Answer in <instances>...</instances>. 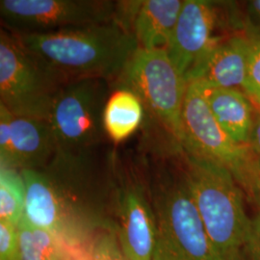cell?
<instances>
[{
    "label": "cell",
    "mask_w": 260,
    "mask_h": 260,
    "mask_svg": "<svg viewBox=\"0 0 260 260\" xmlns=\"http://www.w3.org/2000/svg\"><path fill=\"white\" fill-rule=\"evenodd\" d=\"M142 152L147 192L156 221L152 260H223L206 233L186 184L168 177L155 137L146 133Z\"/></svg>",
    "instance_id": "6da1fadb"
},
{
    "label": "cell",
    "mask_w": 260,
    "mask_h": 260,
    "mask_svg": "<svg viewBox=\"0 0 260 260\" xmlns=\"http://www.w3.org/2000/svg\"><path fill=\"white\" fill-rule=\"evenodd\" d=\"M17 36L30 51L45 59L70 81L102 78L114 85L139 49L133 32L118 20Z\"/></svg>",
    "instance_id": "7a4b0ae2"
},
{
    "label": "cell",
    "mask_w": 260,
    "mask_h": 260,
    "mask_svg": "<svg viewBox=\"0 0 260 260\" xmlns=\"http://www.w3.org/2000/svg\"><path fill=\"white\" fill-rule=\"evenodd\" d=\"M181 152L186 184L206 233L223 260L236 259L251 222L236 179L216 162Z\"/></svg>",
    "instance_id": "3957f363"
},
{
    "label": "cell",
    "mask_w": 260,
    "mask_h": 260,
    "mask_svg": "<svg viewBox=\"0 0 260 260\" xmlns=\"http://www.w3.org/2000/svg\"><path fill=\"white\" fill-rule=\"evenodd\" d=\"M69 78L0 29V105L16 117L48 121Z\"/></svg>",
    "instance_id": "277c9868"
},
{
    "label": "cell",
    "mask_w": 260,
    "mask_h": 260,
    "mask_svg": "<svg viewBox=\"0 0 260 260\" xmlns=\"http://www.w3.org/2000/svg\"><path fill=\"white\" fill-rule=\"evenodd\" d=\"M181 149L229 169L237 183L259 201L257 157L250 145L235 142L220 126L205 100L202 87L188 83L182 109Z\"/></svg>",
    "instance_id": "5b68a950"
},
{
    "label": "cell",
    "mask_w": 260,
    "mask_h": 260,
    "mask_svg": "<svg viewBox=\"0 0 260 260\" xmlns=\"http://www.w3.org/2000/svg\"><path fill=\"white\" fill-rule=\"evenodd\" d=\"M127 88L140 98L146 114L181 148L182 109L188 83L166 49L139 48L113 88Z\"/></svg>",
    "instance_id": "8992f818"
},
{
    "label": "cell",
    "mask_w": 260,
    "mask_h": 260,
    "mask_svg": "<svg viewBox=\"0 0 260 260\" xmlns=\"http://www.w3.org/2000/svg\"><path fill=\"white\" fill-rule=\"evenodd\" d=\"M113 84L102 78L75 79L58 95L48 121L58 150L79 152L99 149L107 138L103 113Z\"/></svg>",
    "instance_id": "52a82bcc"
},
{
    "label": "cell",
    "mask_w": 260,
    "mask_h": 260,
    "mask_svg": "<svg viewBox=\"0 0 260 260\" xmlns=\"http://www.w3.org/2000/svg\"><path fill=\"white\" fill-rule=\"evenodd\" d=\"M121 1L1 0L2 28L16 35L54 32L110 23L119 19Z\"/></svg>",
    "instance_id": "ba28073f"
},
{
    "label": "cell",
    "mask_w": 260,
    "mask_h": 260,
    "mask_svg": "<svg viewBox=\"0 0 260 260\" xmlns=\"http://www.w3.org/2000/svg\"><path fill=\"white\" fill-rule=\"evenodd\" d=\"M26 198L24 218L53 234L68 247L91 245V228L81 223L66 205L44 170H22Z\"/></svg>",
    "instance_id": "9c48e42d"
},
{
    "label": "cell",
    "mask_w": 260,
    "mask_h": 260,
    "mask_svg": "<svg viewBox=\"0 0 260 260\" xmlns=\"http://www.w3.org/2000/svg\"><path fill=\"white\" fill-rule=\"evenodd\" d=\"M119 217L118 238L129 260H152L156 241V221L146 186L130 181L116 194Z\"/></svg>",
    "instance_id": "30bf717a"
},
{
    "label": "cell",
    "mask_w": 260,
    "mask_h": 260,
    "mask_svg": "<svg viewBox=\"0 0 260 260\" xmlns=\"http://www.w3.org/2000/svg\"><path fill=\"white\" fill-rule=\"evenodd\" d=\"M215 3L184 0L166 51L185 77L219 42L213 36L217 20Z\"/></svg>",
    "instance_id": "8fae6325"
},
{
    "label": "cell",
    "mask_w": 260,
    "mask_h": 260,
    "mask_svg": "<svg viewBox=\"0 0 260 260\" xmlns=\"http://www.w3.org/2000/svg\"><path fill=\"white\" fill-rule=\"evenodd\" d=\"M249 50L250 40L246 37L219 41L186 76L187 83L244 90Z\"/></svg>",
    "instance_id": "7c38bea8"
},
{
    "label": "cell",
    "mask_w": 260,
    "mask_h": 260,
    "mask_svg": "<svg viewBox=\"0 0 260 260\" xmlns=\"http://www.w3.org/2000/svg\"><path fill=\"white\" fill-rule=\"evenodd\" d=\"M58 149L49 121L13 115L9 161L6 167L0 168L43 170L53 160Z\"/></svg>",
    "instance_id": "4fadbf2b"
},
{
    "label": "cell",
    "mask_w": 260,
    "mask_h": 260,
    "mask_svg": "<svg viewBox=\"0 0 260 260\" xmlns=\"http://www.w3.org/2000/svg\"><path fill=\"white\" fill-rule=\"evenodd\" d=\"M184 0H144L132 20L131 30L139 48L166 49Z\"/></svg>",
    "instance_id": "5bb4252c"
},
{
    "label": "cell",
    "mask_w": 260,
    "mask_h": 260,
    "mask_svg": "<svg viewBox=\"0 0 260 260\" xmlns=\"http://www.w3.org/2000/svg\"><path fill=\"white\" fill-rule=\"evenodd\" d=\"M200 86L214 118L224 132L235 142L250 145L254 109L248 94L241 90Z\"/></svg>",
    "instance_id": "9a60e30c"
},
{
    "label": "cell",
    "mask_w": 260,
    "mask_h": 260,
    "mask_svg": "<svg viewBox=\"0 0 260 260\" xmlns=\"http://www.w3.org/2000/svg\"><path fill=\"white\" fill-rule=\"evenodd\" d=\"M146 110L139 96L127 88H115L103 113V126L107 138L115 144L128 139L145 120Z\"/></svg>",
    "instance_id": "2e32d148"
},
{
    "label": "cell",
    "mask_w": 260,
    "mask_h": 260,
    "mask_svg": "<svg viewBox=\"0 0 260 260\" xmlns=\"http://www.w3.org/2000/svg\"><path fill=\"white\" fill-rule=\"evenodd\" d=\"M17 229L19 260H61L70 248L53 234L31 224L24 216Z\"/></svg>",
    "instance_id": "e0dca14e"
},
{
    "label": "cell",
    "mask_w": 260,
    "mask_h": 260,
    "mask_svg": "<svg viewBox=\"0 0 260 260\" xmlns=\"http://www.w3.org/2000/svg\"><path fill=\"white\" fill-rule=\"evenodd\" d=\"M26 189L21 172L0 168V220L18 225L24 215Z\"/></svg>",
    "instance_id": "ac0fdd59"
},
{
    "label": "cell",
    "mask_w": 260,
    "mask_h": 260,
    "mask_svg": "<svg viewBox=\"0 0 260 260\" xmlns=\"http://www.w3.org/2000/svg\"><path fill=\"white\" fill-rule=\"evenodd\" d=\"M91 255L92 260H129L121 249L115 230H105L93 236Z\"/></svg>",
    "instance_id": "d6986e66"
},
{
    "label": "cell",
    "mask_w": 260,
    "mask_h": 260,
    "mask_svg": "<svg viewBox=\"0 0 260 260\" xmlns=\"http://www.w3.org/2000/svg\"><path fill=\"white\" fill-rule=\"evenodd\" d=\"M244 92L251 100H260V42L250 40Z\"/></svg>",
    "instance_id": "ffe728a7"
},
{
    "label": "cell",
    "mask_w": 260,
    "mask_h": 260,
    "mask_svg": "<svg viewBox=\"0 0 260 260\" xmlns=\"http://www.w3.org/2000/svg\"><path fill=\"white\" fill-rule=\"evenodd\" d=\"M0 260H19L17 225L0 220Z\"/></svg>",
    "instance_id": "44dd1931"
},
{
    "label": "cell",
    "mask_w": 260,
    "mask_h": 260,
    "mask_svg": "<svg viewBox=\"0 0 260 260\" xmlns=\"http://www.w3.org/2000/svg\"><path fill=\"white\" fill-rule=\"evenodd\" d=\"M258 210L251 218L246 240L235 260H260V201Z\"/></svg>",
    "instance_id": "7402d4cb"
},
{
    "label": "cell",
    "mask_w": 260,
    "mask_h": 260,
    "mask_svg": "<svg viewBox=\"0 0 260 260\" xmlns=\"http://www.w3.org/2000/svg\"><path fill=\"white\" fill-rule=\"evenodd\" d=\"M13 114L0 105V167H6L9 161Z\"/></svg>",
    "instance_id": "603a6c76"
},
{
    "label": "cell",
    "mask_w": 260,
    "mask_h": 260,
    "mask_svg": "<svg viewBox=\"0 0 260 260\" xmlns=\"http://www.w3.org/2000/svg\"><path fill=\"white\" fill-rule=\"evenodd\" d=\"M245 37L251 41L260 42V0L249 1L246 5Z\"/></svg>",
    "instance_id": "cb8c5ba5"
},
{
    "label": "cell",
    "mask_w": 260,
    "mask_h": 260,
    "mask_svg": "<svg viewBox=\"0 0 260 260\" xmlns=\"http://www.w3.org/2000/svg\"><path fill=\"white\" fill-rule=\"evenodd\" d=\"M61 260H92L91 245L68 248Z\"/></svg>",
    "instance_id": "d4e9b609"
},
{
    "label": "cell",
    "mask_w": 260,
    "mask_h": 260,
    "mask_svg": "<svg viewBox=\"0 0 260 260\" xmlns=\"http://www.w3.org/2000/svg\"><path fill=\"white\" fill-rule=\"evenodd\" d=\"M250 147L254 155L260 159V115L255 113L251 129Z\"/></svg>",
    "instance_id": "484cf974"
},
{
    "label": "cell",
    "mask_w": 260,
    "mask_h": 260,
    "mask_svg": "<svg viewBox=\"0 0 260 260\" xmlns=\"http://www.w3.org/2000/svg\"><path fill=\"white\" fill-rule=\"evenodd\" d=\"M251 102L252 103L253 109L255 110V113L260 115V100H251Z\"/></svg>",
    "instance_id": "4316f807"
},
{
    "label": "cell",
    "mask_w": 260,
    "mask_h": 260,
    "mask_svg": "<svg viewBox=\"0 0 260 260\" xmlns=\"http://www.w3.org/2000/svg\"><path fill=\"white\" fill-rule=\"evenodd\" d=\"M257 174H258V182H259V191H260V159L257 158Z\"/></svg>",
    "instance_id": "83f0119b"
}]
</instances>
